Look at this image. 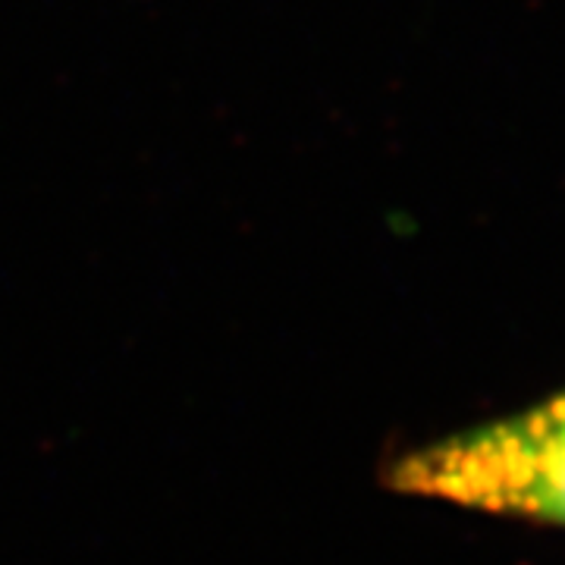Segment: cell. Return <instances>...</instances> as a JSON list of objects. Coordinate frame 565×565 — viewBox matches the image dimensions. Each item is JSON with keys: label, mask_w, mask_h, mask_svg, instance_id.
<instances>
[{"label": "cell", "mask_w": 565, "mask_h": 565, "mask_svg": "<svg viewBox=\"0 0 565 565\" xmlns=\"http://www.w3.org/2000/svg\"><path fill=\"white\" fill-rule=\"evenodd\" d=\"M386 481L399 493L565 527V390L405 452Z\"/></svg>", "instance_id": "cell-1"}]
</instances>
